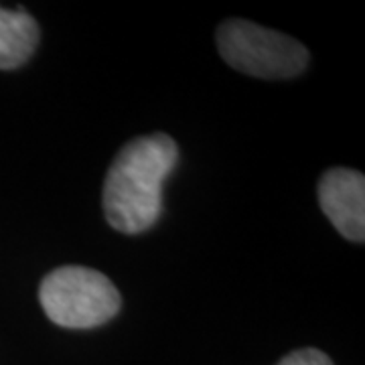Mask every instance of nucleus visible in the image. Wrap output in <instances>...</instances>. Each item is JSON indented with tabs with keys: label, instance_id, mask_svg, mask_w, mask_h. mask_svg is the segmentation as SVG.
<instances>
[{
	"label": "nucleus",
	"instance_id": "nucleus-4",
	"mask_svg": "<svg viewBox=\"0 0 365 365\" xmlns=\"http://www.w3.org/2000/svg\"><path fill=\"white\" fill-rule=\"evenodd\" d=\"M319 203L343 237L364 244L365 177L353 169H331L319 181Z\"/></svg>",
	"mask_w": 365,
	"mask_h": 365
},
{
	"label": "nucleus",
	"instance_id": "nucleus-5",
	"mask_svg": "<svg viewBox=\"0 0 365 365\" xmlns=\"http://www.w3.org/2000/svg\"><path fill=\"white\" fill-rule=\"evenodd\" d=\"M37 21L25 9L0 6V69H16L29 61L39 45Z\"/></svg>",
	"mask_w": 365,
	"mask_h": 365
},
{
	"label": "nucleus",
	"instance_id": "nucleus-6",
	"mask_svg": "<svg viewBox=\"0 0 365 365\" xmlns=\"http://www.w3.org/2000/svg\"><path fill=\"white\" fill-rule=\"evenodd\" d=\"M276 365H333V361L323 351L309 347V349H299V351L288 353L287 357Z\"/></svg>",
	"mask_w": 365,
	"mask_h": 365
},
{
	"label": "nucleus",
	"instance_id": "nucleus-3",
	"mask_svg": "<svg viewBox=\"0 0 365 365\" xmlns=\"http://www.w3.org/2000/svg\"><path fill=\"white\" fill-rule=\"evenodd\" d=\"M215 37L223 61L254 78H297L309 66V51L299 41L252 21L230 19Z\"/></svg>",
	"mask_w": 365,
	"mask_h": 365
},
{
	"label": "nucleus",
	"instance_id": "nucleus-2",
	"mask_svg": "<svg viewBox=\"0 0 365 365\" xmlns=\"http://www.w3.org/2000/svg\"><path fill=\"white\" fill-rule=\"evenodd\" d=\"M39 300L49 321L66 329L104 325L122 307L114 282L86 266H61L47 274L39 287Z\"/></svg>",
	"mask_w": 365,
	"mask_h": 365
},
{
	"label": "nucleus",
	"instance_id": "nucleus-1",
	"mask_svg": "<svg viewBox=\"0 0 365 365\" xmlns=\"http://www.w3.org/2000/svg\"><path fill=\"white\" fill-rule=\"evenodd\" d=\"M179 163V148L167 134L138 136L110 165L104 181V213L120 234L150 230L163 213V185Z\"/></svg>",
	"mask_w": 365,
	"mask_h": 365
}]
</instances>
